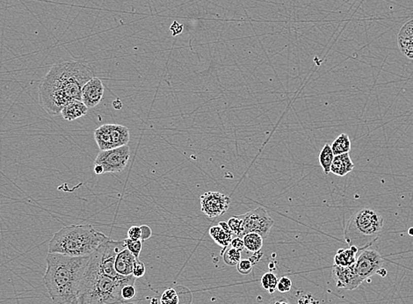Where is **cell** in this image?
I'll return each mask as SVG.
<instances>
[{"label": "cell", "mask_w": 413, "mask_h": 304, "mask_svg": "<svg viewBox=\"0 0 413 304\" xmlns=\"http://www.w3.org/2000/svg\"><path fill=\"white\" fill-rule=\"evenodd\" d=\"M227 223L229 225L233 235L242 238L243 221H242V219H241L239 215L238 216H233L231 218L229 219L227 221Z\"/></svg>", "instance_id": "cell-25"}, {"label": "cell", "mask_w": 413, "mask_h": 304, "mask_svg": "<svg viewBox=\"0 0 413 304\" xmlns=\"http://www.w3.org/2000/svg\"><path fill=\"white\" fill-rule=\"evenodd\" d=\"M134 282L133 275L114 278L105 275L90 255L79 288L78 304L124 303L122 288Z\"/></svg>", "instance_id": "cell-3"}, {"label": "cell", "mask_w": 413, "mask_h": 304, "mask_svg": "<svg viewBox=\"0 0 413 304\" xmlns=\"http://www.w3.org/2000/svg\"><path fill=\"white\" fill-rule=\"evenodd\" d=\"M263 239L261 236L257 233H248L243 237L245 247L251 252H256L263 247Z\"/></svg>", "instance_id": "cell-21"}, {"label": "cell", "mask_w": 413, "mask_h": 304, "mask_svg": "<svg viewBox=\"0 0 413 304\" xmlns=\"http://www.w3.org/2000/svg\"><path fill=\"white\" fill-rule=\"evenodd\" d=\"M334 154L331 149V144L326 143L324 148L322 149L319 154V164L321 166L323 171L325 172V174H329L331 173V164L333 162L334 159Z\"/></svg>", "instance_id": "cell-19"}, {"label": "cell", "mask_w": 413, "mask_h": 304, "mask_svg": "<svg viewBox=\"0 0 413 304\" xmlns=\"http://www.w3.org/2000/svg\"><path fill=\"white\" fill-rule=\"evenodd\" d=\"M141 228L139 226H132L128 231V238L133 240H141Z\"/></svg>", "instance_id": "cell-31"}, {"label": "cell", "mask_w": 413, "mask_h": 304, "mask_svg": "<svg viewBox=\"0 0 413 304\" xmlns=\"http://www.w3.org/2000/svg\"><path fill=\"white\" fill-rule=\"evenodd\" d=\"M332 278L338 288L347 290H354L363 283V281L355 270L354 264L349 267H339L334 264L332 268Z\"/></svg>", "instance_id": "cell-11"}, {"label": "cell", "mask_w": 413, "mask_h": 304, "mask_svg": "<svg viewBox=\"0 0 413 304\" xmlns=\"http://www.w3.org/2000/svg\"><path fill=\"white\" fill-rule=\"evenodd\" d=\"M397 40L401 51L413 59V20L403 25L398 33Z\"/></svg>", "instance_id": "cell-15"}, {"label": "cell", "mask_w": 413, "mask_h": 304, "mask_svg": "<svg viewBox=\"0 0 413 304\" xmlns=\"http://www.w3.org/2000/svg\"><path fill=\"white\" fill-rule=\"evenodd\" d=\"M253 264L249 259H241L238 264H236V269L241 275H247L253 270Z\"/></svg>", "instance_id": "cell-28"}, {"label": "cell", "mask_w": 413, "mask_h": 304, "mask_svg": "<svg viewBox=\"0 0 413 304\" xmlns=\"http://www.w3.org/2000/svg\"><path fill=\"white\" fill-rule=\"evenodd\" d=\"M161 304H180V298L177 291L174 288H168L163 292L160 298Z\"/></svg>", "instance_id": "cell-24"}, {"label": "cell", "mask_w": 413, "mask_h": 304, "mask_svg": "<svg viewBox=\"0 0 413 304\" xmlns=\"http://www.w3.org/2000/svg\"><path fill=\"white\" fill-rule=\"evenodd\" d=\"M278 278L273 273L268 272L261 277V286L264 289L268 291L269 294H273L277 289Z\"/></svg>", "instance_id": "cell-22"}, {"label": "cell", "mask_w": 413, "mask_h": 304, "mask_svg": "<svg viewBox=\"0 0 413 304\" xmlns=\"http://www.w3.org/2000/svg\"><path fill=\"white\" fill-rule=\"evenodd\" d=\"M359 248L357 246L352 245L348 249H339L334 257L335 265L339 267H349L355 264L356 254Z\"/></svg>", "instance_id": "cell-18"}, {"label": "cell", "mask_w": 413, "mask_h": 304, "mask_svg": "<svg viewBox=\"0 0 413 304\" xmlns=\"http://www.w3.org/2000/svg\"><path fill=\"white\" fill-rule=\"evenodd\" d=\"M230 247L236 249V250L239 251H243L246 249L243 239H242V238H239V237L232 238L231 243H230Z\"/></svg>", "instance_id": "cell-32"}, {"label": "cell", "mask_w": 413, "mask_h": 304, "mask_svg": "<svg viewBox=\"0 0 413 304\" xmlns=\"http://www.w3.org/2000/svg\"><path fill=\"white\" fill-rule=\"evenodd\" d=\"M170 32H171V34H173L174 36H176V35H179V34H181V33H182V31H183V26H182L181 23H179L178 21H174L173 24L170 25Z\"/></svg>", "instance_id": "cell-33"}, {"label": "cell", "mask_w": 413, "mask_h": 304, "mask_svg": "<svg viewBox=\"0 0 413 304\" xmlns=\"http://www.w3.org/2000/svg\"><path fill=\"white\" fill-rule=\"evenodd\" d=\"M292 288V281L289 277L280 278L278 280V284H277V290L281 292V293H288L289 291L291 290Z\"/></svg>", "instance_id": "cell-29"}, {"label": "cell", "mask_w": 413, "mask_h": 304, "mask_svg": "<svg viewBox=\"0 0 413 304\" xmlns=\"http://www.w3.org/2000/svg\"><path fill=\"white\" fill-rule=\"evenodd\" d=\"M140 228H141L142 232V241H145V240H147V239L151 238V235H152V231H151V229L150 228L149 226H147V225H142V226H140Z\"/></svg>", "instance_id": "cell-34"}, {"label": "cell", "mask_w": 413, "mask_h": 304, "mask_svg": "<svg viewBox=\"0 0 413 304\" xmlns=\"http://www.w3.org/2000/svg\"><path fill=\"white\" fill-rule=\"evenodd\" d=\"M125 246L128 251L131 252L136 258H139L140 253H141L142 248H143V241L142 240H133L130 238H126L123 240Z\"/></svg>", "instance_id": "cell-26"}, {"label": "cell", "mask_w": 413, "mask_h": 304, "mask_svg": "<svg viewBox=\"0 0 413 304\" xmlns=\"http://www.w3.org/2000/svg\"><path fill=\"white\" fill-rule=\"evenodd\" d=\"M138 258H135L128 249L125 248L119 252L115 261V271L122 276L132 275L133 265Z\"/></svg>", "instance_id": "cell-14"}, {"label": "cell", "mask_w": 413, "mask_h": 304, "mask_svg": "<svg viewBox=\"0 0 413 304\" xmlns=\"http://www.w3.org/2000/svg\"><path fill=\"white\" fill-rule=\"evenodd\" d=\"M354 267L359 276L364 281L384 268V259L375 250L365 249L358 256Z\"/></svg>", "instance_id": "cell-9"}, {"label": "cell", "mask_w": 413, "mask_h": 304, "mask_svg": "<svg viewBox=\"0 0 413 304\" xmlns=\"http://www.w3.org/2000/svg\"><path fill=\"white\" fill-rule=\"evenodd\" d=\"M109 239L92 225H70L54 234L49 242V252L70 257H86Z\"/></svg>", "instance_id": "cell-4"}, {"label": "cell", "mask_w": 413, "mask_h": 304, "mask_svg": "<svg viewBox=\"0 0 413 304\" xmlns=\"http://www.w3.org/2000/svg\"><path fill=\"white\" fill-rule=\"evenodd\" d=\"M94 139L100 150L128 145L130 140L129 129L120 124H105L95 129Z\"/></svg>", "instance_id": "cell-6"}, {"label": "cell", "mask_w": 413, "mask_h": 304, "mask_svg": "<svg viewBox=\"0 0 413 304\" xmlns=\"http://www.w3.org/2000/svg\"><path fill=\"white\" fill-rule=\"evenodd\" d=\"M130 158V149L128 145L108 150H100L93 165L100 166L104 173H117L126 168Z\"/></svg>", "instance_id": "cell-8"}, {"label": "cell", "mask_w": 413, "mask_h": 304, "mask_svg": "<svg viewBox=\"0 0 413 304\" xmlns=\"http://www.w3.org/2000/svg\"><path fill=\"white\" fill-rule=\"evenodd\" d=\"M210 235L217 245L223 247V250L230 245L234 236L227 221H220L217 226L211 227L210 229Z\"/></svg>", "instance_id": "cell-13"}, {"label": "cell", "mask_w": 413, "mask_h": 304, "mask_svg": "<svg viewBox=\"0 0 413 304\" xmlns=\"http://www.w3.org/2000/svg\"><path fill=\"white\" fill-rule=\"evenodd\" d=\"M93 77V70L85 63L76 61L55 63L40 83V105L50 116L59 115L66 104L82 101L83 86Z\"/></svg>", "instance_id": "cell-1"}, {"label": "cell", "mask_w": 413, "mask_h": 304, "mask_svg": "<svg viewBox=\"0 0 413 304\" xmlns=\"http://www.w3.org/2000/svg\"><path fill=\"white\" fill-rule=\"evenodd\" d=\"M104 92H105V87H104L101 80H99L98 78L93 77L92 79L89 80L87 83L85 84V86H83L82 93H81L82 102L88 108L95 107L103 99Z\"/></svg>", "instance_id": "cell-12"}, {"label": "cell", "mask_w": 413, "mask_h": 304, "mask_svg": "<svg viewBox=\"0 0 413 304\" xmlns=\"http://www.w3.org/2000/svg\"><path fill=\"white\" fill-rule=\"evenodd\" d=\"M239 216L243 221L242 238L248 233H257L265 239L274 224V221L263 208H254Z\"/></svg>", "instance_id": "cell-7"}, {"label": "cell", "mask_w": 413, "mask_h": 304, "mask_svg": "<svg viewBox=\"0 0 413 304\" xmlns=\"http://www.w3.org/2000/svg\"><path fill=\"white\" fill-rule=\"evenodd\" d=\"M200 209L209 218H217L230 208L229 196L219 192L205 193L200 197Z\"/></svg>", "instance_id": "cell-10"}, {"label": "cell", "mask_w": 413, "mask_h": 304, "mask_svg": "<svg viewBox=\"0 0 413 304\" xmlns=\"http://www.w3.org/2000/svg\"><path fill=\"white\" fill-rule=\"evenodd\" d=\"M88 107L81 100H73L63 106L61 115L63 119L73 122L74 120L85 116L88 112Z\"/></svg>", "instance_id": "cell-17"}, {"label": "cell", "mask_w": 413, "mask_h": 304, "mask_svg": "<svg viewBox=\"0 0 413 304\" xmlns=\"http://www.w3.org/2000/svg\"><path fill=\"white\" fill-rule=\"evenodd\" d=\"M222 255H223V261L230 267H234L238 264V262L241 260V257H242L241 251H237L232 247L229 249L227 247L225 250H223Z\"/></svg>", "instance_id": "cell-23"}, {"label": "cell", "mask_w": 413, "mask_h": 304, "mask_svg": "<svg viewBox=\"0 0 413 304\" xmlns=\"http://www.w3.org/2000/svg\"><path fill=\"white\" fill-rule=\"evenodd\" d=\"M122 298L124 302L131 301L136 295V289L134 284H128L124 286L122 289Z\"/></svg>", "instance_id": "cell-27"}, {"label": "cell", "mask_w": 413, "mask_h": 304, "mask_svg": "<svg viewBox=\"0 0 413 304\" xmlns=\"http://www.w3.org/2000/svg\"><path fill=\"white\" fill-rule=\"evenodd\" d=\"M383 226L384 220L376 212L370 208L361 209L348 222L345 232L346 241L350 246L367 248L378 238Z\"/></svg>", "instance_id": "cell-5"}, {"label": "cell", "mask_w": 413, "mask_h": 304, "mask_svg": "<svg viewBox=\"0 0 413 304\" xmlns=\"http://www.w3.org/2000/svg\"><path fill=\"white\" fill-rule=\"evenodd\" d=\"M90 256L70 257L60 253L47 255L43 277L49 296L56 304H78L79 288Z\"/></svg>", "instance_id": "cell-2"}, {"label": "cell", "mask_w": 413, "mask_h": 304, "mask_svg": "<svg viewBox=\"0 0 413 304\" xmlns=\"http://www.w3.org/2000/svg\"><path fill=\"white\" fill-rule=\"evenodd\" d=\"M331 149L334 156L349 153L351 149V141L347 134H341L331 143Z\"/></svg>", "instance_id": "cell-20"}, {"label": "cell", "mask_w": 413, "mask_h": 304, "mask_svg": "<svg viewBox=\"0 0 413 304\" xmlns=\"http://www.w3.org/2000/svg\"><path fill=\"white\" fill-rule=\"evenodd\" d=\"M145 275V264L143 262L139 260V258L134 261V265H133V271H132V275L134 276L135 279H139V278L144 277Z\"/></svg>", "instance_id": "cell-30"}, {"label": "cell", "mask_w": 413, "mask_h": 304, "mask_svg": "<svg viewBox=\"0 0 413 304\" xmlns=\"http://www.w3.org/2000/svg\"><path fill=\"white\" fill-rule=\"evenodd\" d=\"M94 172H95L97 175H100V174L104 173V171H103V168H102L101 166H94Z\"/></svg>", "instance_id": "cell-37"}, {"label": "cell", "mask_w": 413, "mask_h": 304, "mask_svg": "<svg viewBox=\"0 0 413 304\" xmlns=\"http://www.w3.org/2000/svg\"><path fill=\"white\" fill-rule=\"evenodd\" d=\"M268 304H289L288 301H286L285 299H283V298L278 297L276 298V299H273L272 301H271V302H269Z\"/></svg>", "instance_id": "cell-36"}, {"label": "cell", "mask_w": 413, "mask_h": 304, "mask_svg": "<svg viewBox=\"0 0 413 304\" xmlns=\"http://www.w3.org/2000/svg\"><path fill=\"white\" fill-rule=\"evenodd\" d=\"M263 257V252L261 251H256V252H253V255L249 258L250 261L252 262V264L253 265H255V264H258L259 261H260V259Z\"/></svg>", "instance_id": "cell-35"}, {"label": "cell", "mask_w": 413, "mask_h": 304, "mask_svg": "<svg viewBox=\"0 0 413 304\" xmlns=\"http://www.w3.org/2000/svg\"><path fill=\"white\" fill-rule=\"evenodd\" d=\"M354 168V163L352 161L349 153H345L335 156L333 162L331 164V172L335 175L344 177L351 172Z\"/></svg>", "instance_id": "cell-16"}, {"label": "cell", "mask_w": 413, "mask_h": 304, "mask_svg": "<svg viewBox=\"0 0 413 304\" xmlns=\"http://www.w3.org/2000/svg\"><path fill=\"white\" fill-rule=\"evenodd\" d=\"M408 234H409L410 237H413V227H411V228L408 230Z\"/></svg>", "instance_id": "cell-38"}]
</instances>
